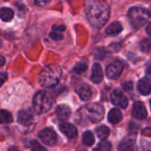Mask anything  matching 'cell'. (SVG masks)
<instances>
[{
	"label": "cell",
	"instance_id": "1",
	"mask_svg": "<svg viewBox=\"0 0 151 151\" xmlns=\"http://www.w3.org/2000/svg\"><path fill=\"white\" fill-rule=\"evenodd\" d=\"M110 9L106 1L95 0L87 7L86 15L90 24L97 29L102 28L109 19Z\"/></svg>",
	"mask_w": 151,
	"mask_h": 151
},
{
	"label": "cell",
	"instance_id": "2",
	"mask_svg": "<svg viewBox=\"0 0 151 151\" xmlns=\"http://www.w3.org/2000/svg\"><path fill=\"white\" fill-rule=\"evenodd\" d=\"M62 76L61 68L59 65L52 64L46 66L39 74L38 81L43 87L50 88L55 86L60 80Z\"/></svg>",
	"mask_w": 151,
	"mask_h": 151
},
{
	"label": "cell",
	"instance_id": "3",
	"mask_svg": "<svg viewBox=\"0 0 151 151\" xmlns=\"http://www.w3.org/2000/svg\"><path fill=\"white\" fill-rule=\"evenodd\" d=\"M78 116H79L78 123H81L83 120H87L91 123H98L103 118L104 109L99 103H91L82 108L78 112Z\"/></svg>",
	"mask_w": 151,
	"mask_h": 151
},
{
	"label": "cell",
	"instance_id": "4",
	"mask_svg": "<svg viewBox=\"0 0 151 151\" xmlns=\"http://www.w3.org/2000/svg\"><path fill=\"white\" fill-rule=\"evenodd\" d=\"M54 103V99L51 93L40 91L33 99V107L37 114H45L51 109Z\"/></svg>",
	"mask_w": 151,
	"mask_h": 151
},
{
	"label": "cell",
	"instance_id": "5",
	"mask_svg": "<svg viewBox=\"0 0 151 151\" xmlns=\"http://www.w3.org/2000/svg\"><path fill=\"white\" fill-rule=\"evenodd\" d=\"M128 17L134 29L141 28L148 20L147 12L142 7H132L128 12Z\"/></svg>",
	"mask_w": 151,
	"mask_h": 151
},
{
	"label": "cell",
	"instance_id": "6",
	"mask_svg": "<svg viewBox=\"0 0 151 151\" xmlns=\"http://www.w3.org/2000/svg\"><path fill=\"white\" fill-rule=\"evenodd\" d=\"M124 69V63L120 60H116L109 65L106 69L107 77L110 79H116Z\"/></svg>",
	"mask_w": 151,
	"mask_h": 151
},
{
	"label": "cell",
	"instance_id": "7",
	"mask_svg": "<svg viewBox=\"0 0 151 151\" xmlns=\"http://www.w3.org/2000/svg\"><path fill=\"white\" fill-rule=\"evenodd\" d=\"M38 136L44 143L49 146H52L56 144L57 139H58L56 132L52 129H50V128H46L39 132Z\"/></svg>",
	"mask_w": 151,
	"mask_h": 151
},
{
	"label": "cell",
	"instance_id": "8",
	"mask_svg": "<svg viewBox=\"0 0 151 151\" xmlns=\"http://www.w3.org/2000/svg\"><path fill=\"white\" fill-rule=\"evenodd\" d=\"M111 101L114 105L125 109L128 106V100L124 95V93L119 90H115L111 93Z\"/></svg>",
	"mask_w": 151,
	"mask_h": 151
},
{
	"label": "cell",
	"instance_id": "9",
	"mask_svg": "<svg viewBox=\"0 0 151 151\" xmlns=\"http://www.w3.org/2000/svg\"><path fill=\"white\" fill-rule=\"evenodd\" d=\"M34 121V114L30 109H22L18 114V122L22 125H29Z\"/></svg>",
	"mask_w": 151,
	"mask_h": 151
},
{
	"label": "cell",
	"instance_id": "10",
	"mask_svg": "<svg viewBox=\"0 0 151 151\" xmlns=\"http://www.w3.org/2000/svg\"><path fill=\"white\" fill-rule=\"evenodd\" d=\"M60 132L69 139H73L78 136V130L74 125L68 123H62L60 124Z\"/></svg>",
	"mask_w": 151,
	"mask_h": 151
},
{
	"label": "cell",
	"instance_id": "11",
	"mask_svg": "<svg viewBox=\"0 0 151 151\" xmlns=\"http://www.w3.org/2000/svg\"><path fill=\"white\" fill-rule=\"evenodd\" d=\"M132 116L136 118V119H144L147 117V110L146 108L144 106V104L142 102H136L133 106L132 109Z\"/></svg>",
	"mask_w": 151,
	"mask_h": 151
},
{
	"label": "cell",
	"instance_id": "12",
	"mask_svg": "<svg viewBox=\"0 0 151 151\" xmlns=\"http://www.w3.org/2000/svg\"><path fill=\"white\" fill-rule=\"evenodd\" d=\"M76 92H77V93L78 94L80 99L85 101L90 100V98L92 97V94H93L90 86L86 84H82L79 86H78Z\"/></svg>",
	"mask_w": 151,
	"mask_h": 151
},
{
	"label": "cell",
	"instance_id": "13",
	"mask_svg": "<svg viewBox=\"0 0 151 151\" xmlns=\"http://www.w3.org/2000/svg\"><path fill=\"white\" fill-rule=\"evenodd\" d=\"M118 151H137V145L134 139H123L118 145Z\"/></svg>",
	"mask_w": 151,
	"mask_h": 151
},
{
	"label": "cell",
	"instance_id": "14",
	"mask_svg": "<svg viewBox=\"0 0 151 151\" xmlns=\"http://www.w3.org/2000/svg\"><path fill=\"white\" fill-rule=\"evenodd\" d=\"M103 78V72H102V68L101 66L99 63H94L93 66V70H92V75H91V80L95 83L98 84L100 82H101Z\"/></svg>",
	"mask_w": 151,
	"mask_h": 151
},
{
	"label": "cell",
	"instance_id": "15",
	"mask_svg": "<svg viewBox=\"0 0 151 151\" xmlns=\"http://www.w3.org/2000/svg\"><path fill=\"white\" fill-rule=\"evenodd\" d=\"M56 115L60 121H66L71 115V110L67 105H60L56 109Z\"/></svg>",
	"mask_w": 151,
	"mask_h": 151
},
{
	"label": "cell",
	"instance_id": "16",
	"mask_svg": "<svg viewBox=\"0 0 151 151\" xmlns=\"http://www.w3.org/2000/svg\"><path fill=\"white\" fill-rule=\"evenodd\" d=\"M66 27L64 25H53L50 32V37L52 40L58 41L63 38V32L65 31Z\"/></svg>",
	"mask_w": 151,
	"mask_h": 151
},
{
	"label": "cell",
	"instance_id": "17",
	"mask_svg": "<svg viewBox=\"0 0 151 151\" xmlns=\"http://www.w3.org/2000/svg\"><path fill=\"white\" fill-rule=\"evenodd\" d=\"M138 90L142 95H148L151 93V83L148 78H142L138 83Z\"/></svg>",
	"mask_w": 151,
	"mask_h": 151
},
{
	"label": "cell",
	"instance_id": "18",
	"mask_svg": "<svg viewBox=\"0 0 151 151\" xmlns=\"http://www.w3.org/2000/svg\"><path fill=\"white\" fill-rule=\"evenodd\" d=\"M108 118L111 124H118L122 120V113L119 109H113L109 111Z\"/></svg>",
	"mask_w": 151,
	"mask_h": 151
},
{
	"label": "cell",
	"instance_id": "19",
	"mask_svg": "<svg viewBox=\"0 0 151 151\" xmlns=\"http://www.w3.org/2000/svg\"><path fill=\"white\" fill-rule=\"evenodd\" d=\"M123 29V27L122 25L117 22H115L113 23H111L106 29V33L109 36H114V35H117L119 34Z\"/></svg>",
	"mask_w": 151,
	"mask_h": 151
},
{
	"label": "cell",
	"instance_id": "20",
	"mask_svg": "<svg viewBox=\"0 0 151 151\" xmlns=\"http://www.w3.org/2000/svg\"><path fill=\"white\" fill-rule=\"evenodd\" d=\"M14 11L7 7L0 8V19L4 22H10L14 18Z\"/></svg>",
	"mask_w": 151,
	"mask_h": 151
},
{
	"label": "cell",
	"instance_id": "21",
	"mask_svg": "<svg viewBox=\"0 0 151 151\" xmlns=\"http://www.w3.org/2000/svg\"><path fill=\"white\" fill-rule=\"evenodd\" d=\"M13 121V116L7 110L0 109V124H9Z\"/></svg>",
	"mask_w": 151,
	"mask_h": 151
},
{
	"label": "cell",
	"instance_id": "22",
	"mask_svg": "<svg viewBox=\"0 0 151 151\" xmlns=\"http://www.w3.org/2000/svg\"><path fill=\"white\" fill-rule=\"evenodd\" d=\"M109 127L105 126V125H101V126H99L97 129H96V133H97V136L101 139H105L108 138V136L109 135Z\"/></svg>",
	"mask_w": 151,
	"mask_h": 151
},
{
	"label": "cell",
	"instance_id": "23",
	"mask_svg": "<svg viewBox=\"0 0 151 151\" xmlns=\"http://www.w3.org/2000/svg\"><path fill=\"white\" fill-rule=\"evenodd\" d=\"M94 136L93 133L90 131H86L83 134V142L86 146H92L94 143Z\"/></svg>",
	"mask_w": 151,
	"mask_h": 151
},
{
	"label": "cell",
	"instance_id": "24",
	"mask_svg": "<svg viewBox=\"0 0 151 151\" xmlns=\"http://www.w3.org/2000/svg\"><path fill=\"white\" fill-rule=\"evenodd\" d=\"M139 48L143 52H148L151 51V37L143 39L139 43Z\"/></svg>",
	"mask_w": 151,
	"mask_h": 151
},
{
	"label": "cell",
	"instance_id": "25",
	"mask_svg": "<svg viewBox=\"0 0 151 151\" xmlns=\"http://www.w3.org/2000/svg\"><path fill=\"white\" fill-rule=\"evenodd\" d=\"M111 149H112L111 143L109 141L103 140L98 144V146L94 151H111Z\"/></svg>",
	"mask_w": 151,
	"mask_h": 151
},
{
	"label": "cell",
	"instance_id": "26",
	"mask_svg": "<svg viewBox=\"0 0 151 151\" xmlns=\"http://www.w3.org/2000/svg\"><path fill=\"white\" fill-rule=\"evenodd\" d=\"M87 62L86 61H81L79 63H78L73 68V71L77 74H82L84 73L86 69H87Z\"/></svg>",
	"mask_w": 151,
	"mask_h": 151
},
{
	"label": "cell",
	"instance_id": "27",
	"mask_svg": "<svg viewBox=\"0 0 151 151\" xmlns=\"http://www.w3.org/2000/svg\"><path fill=\"white\" fill-rule=\"evenodd\" d=\"M30 148H31V151H46V148L44 147L37 140H31L30 141Z\"/></svg>",
	"mask_w": 151,
	"mask_h": 151
},
{
	"label": "cell",
	"instance_id": "28",
	"mask_svg": "<svg viewBox=\"0 0 151 151\" xmlns=\"http://www.w3.org/2000/svg\"><path fill=\"white\" fill-rule=\"evenodd\" d=\"M123 88H124V91L129 92V91L132 90V88H133V83H132V82H131V81L125 82V83H124V84H123Z\"/></svg>",
	"mask_w": 151,
	"mask_h": 151
},
{
	"label": "cell",
	"instance_id": "29",
	"mask_svg": "<svg viewBox=\"0 0 151 151\" xmlns=\"http://www.w3.org/2000/svg\"><path fill=\"white\" fill-rule=\"evenodd\" d=\"M8 78V75L6 72H0V87L3 86V84L6 81Z\"/></svg>",
	"mask_w": 151,
	"mask_h": 151
},
{
	"label": "cell",
	"instance_id": "30",
	"mask_svg": "<svg viewBox=\"0 0 151 151\" xmlns=\"http://www.w3.org/2000/svg\"><path fill=\"white\" fill-rule=\"evenodd\" d=\"M50 2V0H36V4L39 6H44Z\"/></svg>",
	"mask_w": 151,
	"mask_h": 151
},
{
	"label": "cell",
	"instance_id": "31",
	"mask_svg": "<svg viewBox=\"0 0 151 151\" xmlns=\"http://www.w3.org/2000/svg\"><path fill=\"white\" fill-rule=\"evenodd\" d=\"M142 134L145 135V136H151V129L150 128L144 129L143 132H142Z\"/></svg>",
	"mask_w": 151,
	"mask_h": 151
},
{
	"label": "cell",
	"instance_id": "32",
	"mask_svg": "<svg viewBox=\"0 0 151 151\" xmlns=\"http://www.w3.org/2000/svg\"><path fill=\"white\" fill-rule=\"evenodd\" d=\"M147 77L151 79V64L147 67Z\"/></svg>",
	"mask_w": 151,
	"mask_h": 151
},
{
	"label": "cell",
	"instance_id": "33",
	"mask_svg": "<svg viewBox=\"0 0 151 151\" xmlns=\"http://www.w3.org/2000/svg\"><path fill=\"white\" fill-rule=\"evenodd\" d=\"M5 62H6V60H5V58H4L2 55H0V67H2V66L5 64Z\"/></svg>",
	"mask_w": 151,
	"mask_h": 151
},
{
	"label": "cell",
	"instance_id": "34",
	"mask_svg": "<svg viewBox=\"0 0 151 151\" xmlns=\"http://www.w3.org/2000/svg\"><path fill=\"white\" fill-rule=\"evenodd\" d=\"M146 31H147V33L151 37V23H149L148 25H147V29H146Z\"/></svg>",
	"mask_w": 151,
	"mask_h": 151
},
{
	"label": "cell",
	"instance_id": "35",
	"mask_svg": "<svg viewBox=\"0 0 151 151\" xmlns=\"http://www.w3.org/2000/svg\"><path fill=\"white\" fill-rule=\"evenodd\" d=\"M8 151H22V150L17 147H12L8 149Z\"/></svg>",
	"mask_w": 151,
	"mask_h": 151
},
{
	"label": "cell",
	"instance_id": "36",
	"mask_svg": "<svg viewBox=\"0 0 151 151\" xmlns=\"http://www.w3.org/2000/svg\"><path fill=\"white\" fill-rule=\"evenodd\" d=\"M147 14H148V17H150V18H151V6H149V8H148V10H147Z\"/></svg>",
	"mask_w": 151,
	"mask_h": 151
},
{
	"label": "cell",
	"instance_id": "37",
	"mask_svg": "<svg viewBox=\"0 0 151 151\" xmlns=\"http://www.w3.org/2000/svg\"><path fill=\"white\" fill-rule=\"evenodd\" d=\"M2 45V41H1V37H0V47Z\"/></svg>",
	"mask_w": 151,
	"mask_h": 151
},
{
	"label": "cell",
	"instance_id": "38",
	"mask_svg": "<svg viewBox=\"0 0 151 151\" xmlns=\"http://www.w3.org/2000/svg\"><path fill=\"white\" fill-rule=\"evenodd\" d=\"M150 108H151V100H150Z\"/></svg>",
	"mask_w": 151,
	"mask_h": 151
},
{
	"label": "cell",
	"instance_id": "39",
	"mask_svg": "<svg viewBox=\"0 0 151 151\" xmlns=\"http://www.w3.org/2000/svg\"><path fill=\"white\" fill-rule=\"evenodd\" d=\"M146 1H149V0H146Z\"/></svg>",
	"mask_w": 151,
	"mask_h": 151
}]
</instances>
